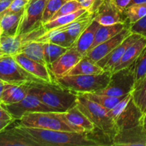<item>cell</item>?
I'll return each instance as SVG.
<instances>
[{
    "mask_svg": "<svg viewBox=\"0 0 146 146\" xmlns=\"http://www.w3.org/2000/svg\"><path fill=\"white\" fill-rule=\"evenodd\" d=\"M26 137L39 146H98L86 133L54 131L16 125Z\"/></svg>",
    "mask_w": 146,
    "mask_h": 146,
    "instance_id": "cell-1",
    "label": "cell"
},
{
    "mask_svg": "<svg viewBox=\"0 0 146 146\" xmlns=\"http://www.w3.org/2000/svg\"><path fill=\"white\" fill-rule=\"evenodd\" d=\"M29 92L35 95L54 112H66L76 106V93L57 84L31 82L27 84Z\"/></svg>",
    "mask_w": 146,
    "mask_h": 146,
    "instance_id": "cell-2",
    "label": "cell"
},
{
    "mask_svg": "<svg viewBox=\"0 0 146 146\" xmlns=\"http://www.w3.org/2000/svg\"><path fill=\"white\" fill-rule=\"evenodd\" d=\"M111 75V73L105 71L101 74L64 76L55 78V82L77 94L96 93L107 86Z\"/></svg>",
    "mask_w": 146,
    "mask_h": 146,
    "instance_id": "cell-3",
    "label": "cell"
},
{
    "mask_svg": "<svg viewBox=\"0 0 146 146\" xmlns=\"http://www.w3.org/2000/svg\"><path fill=\"white\" fill-rule=\"evenodd\" d=\"M76 106L94 124L96 128L113 140L118 131L113 120L108 115V110L88 99L82 94H78Z\"/></svg>",
    "mask_w": 146,
    "mask_h": 146,
    "instance_id": "cell-4",
    "label": "cell"
},
{
    "mask_svg": "<svg viewBox=\"0 0 146 146\" xmlns=\"http://www.w3.org/2000/svg\"><path fill=\"white\" fill-rule=\"evenodd\" d=\"M19 121L20 125L28 128L75 132L60 118L57 112L29 113L23 115Z\"/></svg>",
    "mask_w": 146,
    "mask_h": 146,
    "instance_id": "cell-5",
    "label": "cell"
},
{
    "mask_svg": "<svg viewBox=\"0 0 146 146\" xmlns=\"http://www.w3.org/2000/svg\"><path fill=\"white\" fill-rule=\"evenodd\" d=\"M135 87L133 64L127 68L111 73L110 81L104 89L96 92L111 96L121 97L131 94Z\"/></svg>",
    "mask_w": 146,
    "mask_h": 146,
    "instance_id": "cell-6",
    "label": "cell"
},
{
    "mask_svg": "<svg viewBox=\"0 0 146 146\" xmlns=\"http://www.w3.org/2000/svg\"><path fill=\"white\" fill-rule=\"evenodd\" d=\"M0 79L6 84L16 85L31 82L46 83L26 71L17 62L13 56L0 58Z\"/></svg>",
    "mask_w": 146,
    "mask_h": 146,
    "instance_id": "cell-7",
    "label": "cell"
},
{
    "mask_svg": "<svg viewBox=\"0 0 146 146\" xmlns=\"http://www.w3.org/2000/svg\"><path fill=\"white\" fill-rule=\"evenodd\" d=\"M46 31L44 26L41 25L26 34L16 36L2 35L0 38V54L1 56H14L21 53V48L26 42L36 40Z\"/></svg>",
    "mask_w": 146,
    "mask_h": 146,
    "instance_id": "cell-8",
    "label": "cell"
},
{
    "mask_svg": "<svg viewBox=\"0 0 146 146\" xmlns=\"http://www.w3.org/2000/svg\"><path fill=\"white\" fill-rule=\"evenodd\" d=\"M2 106L9 113L14 121H19L23 115L29 113L54 112L52 108L44 104L39 98L29 92L19 102Z\"/></svg>",
    "mask_w": 146,
    "mask_h": 146,
    "instance_id": "cell-9",
    "label": "cell"
},
{
    "mask_svg": "<svg viewBox=\"0 0 146 146\" xmlns=\"http://www.w3.org/2000/svg\"><path fill=\"white\" fill-rule=\"evenodd\" d=\"M47 1L48 0H36L26 6L17 35L30 32L43 25L42 17Z\"/></svg>",
    "mask_w": 146,
    "mask_h": 146,
    "instance_id": "cell-10",
    "label": "cell"
},
{
    "mask_svg": "<svg viewBox=\"0 0 146 146\" xmlns=\"http://www.w3.org/2000/svg\"><path fill=\"white\" fill-rule=\"evenodd\" d=\"M94 20L103 26L122 23L126 24L127 19L124 11L120 9L111 0H104L94 13Z\"/></svg>",
    "mask_w": 146,
    "mask_h": 146,
    "instance_id": "cell-11",
    "label": "cell"
},
{
    "mask_svg": "<svg viewBox=\"0 0 146 146\" xmlns=\"http://www.w3.org/2000/svg\"><path fill=\"white\" fill-rule=\"evenodd\" d=\"M13 57L22 68L37 78L48 84H56L55 79L46 65L31 59L23 53L15 54Z\"/></svg>",
    "mask_w": 146,
    "mask_h": 146,
    "instance_id": "cell-12",
    "label": "cell"
},
{
    "mask_svg": "<svg viewBox=\"0 0 146 146\" xmlns=\"http://www.w3.org/2000/svg\"><path fill=\"white\" fill-rule=\"evenodd\" d=\"M83 57L84 56L81 55L75 47L73 46L69 47L62 56L48 67L54 79L65 76Z\"/></svg>",
    "mask_w": 146,
    "mask_h": 146,
    "instance_id": "cell-13",
    "label": "cell"
},
{
    "mask_svg": "<svg viewBox=\"0 0 146 146\" xmlns=\"http://www.w3.org/2000/svg\"><path fill=\"white\" fill-rule=\"evenodd\" d=\"M142 36L136 34H131L125 38L121 44L117 46L111 53L106 56L104 58L97 62V64L103 68L104 71L112 73L114 68L117 65L121 58L125 54L127 48L139 39Z\"/></svg>",
    "mask_w": 146,
    "mask_h": 146,
    "instance_id": "cell-14",
    "label": "cell"
},
{
    "mask_svg": "<svg viewBox=\"0 0 146 146\" xmlns=\"http://www.w3.org/2000/svg\"><path fill=\"white\" fill-rule=\"evenodd\" d=\"M115 146H146V131L141 125L118 131L113 140Z\"/></svg>",
    "mask_w": 146,
    "mask_h": 146,
    "instance_id": "cell-15",
    "label": "cell"
},
{
    "mask_svg": "<svg viewBox=\"0 0 146 146\" xmlns=\"http://www.w3.org/2000/svg\"><path fill=\"white\" fill-rule=\"evenodd\" d=\"M58 113L61 119L64 120L75 132L89 133L96 128L94 124L75 106L66 112Z\"/></svg>",
    "mask_w": 146,
    "mask_h": 146,
    "instance_id": "cell-16",
    "label": "cell"
},
{
    "mask_svg": "<svg viewBox=\"0 0 146 146\" xmlns=\"http://www.w3.org/2000/svg\"><path fill=\"white\" fill-rule=\"evenodd\" d=\"M131 34L132 33L130 31L129 26L125 27L122 31H120L113 37L98 44V46L90 50L86 54V56L97 63L111 53L117 46L119 45L126 37Z\"/></svg>",
    "mask_w": 146,
    "mask_h": 146,
    "instance_id": "cell-17",
    "label": "cell"
},
{
    "mask_svg": "<svg viewBox=\"0 0 146 146\" xmlns=\"http://www.w3.org/2000/svg\"><path fill=\"white\" fill-rule=\"evenodd\" d=\"M143 113L139 107L135 104L133 98L125 107L115 121L118 131L133 128L141 125V118Z\"/></svg>",
    "mask_w": 146,
    "mask_h": 146,
    "instance_id": "cell-18",
    "label": "cell"
},
{
    "mask_svg": "<svg viewBox=\"0 0 146 146\" xmlns=\"http://www.w3.org/2000/svg\"><path fill=\"white\" fill-rule=\"evenodd\" d=\"M7 128L0 132V146H39L21 133L17 126L10 129Z\"/></svg>",
    "mask_w": 146,
    "mask_h": 146,
    "instance_id": "cell-19",
    "label": "cell"
},
{
    "mask_svg": "<svg viewBox=\"0 0 146 146\" xmlns=\"http://www.w3.org/2000/svg\"><path fill=\"white\" fill-rule=\"evenodd\" d=\"M100 25L101 24L97 21L93 20L91 24L80 34L72 45L84 56H86L91 50L95 39L96 34Z\"/></svg>",
    "mask_w": 146,
    "mask_h": 146,
    "instance_id": "cell-20",
    "label": "cell"
},
{
    "mask_svg": "<svg viewBox=\"0 0 146 146\" xmlns=\"http://www.w3.org/2000/svg\"><path fill=\"white\" fill-rule=\"evenodd\" d=\"M146 46V38L143 36H141L139 39L137 40L135 42L131 44L129 47L126 49L125 54L121 58L119 62L117 64L114 68L113 72H115L123 68H127L132 65L138 56L141 54L143 50ZM112 72V73H113Z\"/></svg>",
    "mask_w": 146,
    "mask_h": 146,
    "instance_id": "cell-21",
    "label": "cell"
},
{
    "mask_svg": "<svg viewBox=\"0 0 146 146\" xmlns=\"http://www.w3.org/2000/svg\"><path fill=\"white\" fill-rule=\"evenodd\" d=\"M29 94V87L27 84L21 85L5 84L4 91L1 97V104H15L19 102Z\"/></svg>",
    "mask_w": 146,
    "mask_h": 146,
    "instance_id": "cell-22",
    "label": "cell"
},
{
    "mask_svg": "<svg viewBox=\"0 0 146 146\" xmlns=\"http://www.w3.org/2000/svg\"><path fill=\"white\" fill-rule=\"evenodd\" d=\"M36 41L41 42H51L66 48L72 46L75 40L65 31H61L57 28L48 30L38 37Z\"/></svg>",
    "mask_w": 146,
    "mask_h": 146,
    "instance_id": "cell-23",
    "label": "cell"
},
{
    "mask_svg": "<svg viewBox=\"0 0 146 146\" xmlns=\"http://www.w3.org/2000/svg\"><path fill=\"white\" fill-rule=\"evenodd\" d=\"M104 70L96 62L87 57H83L65 76L92 75L104 73Z\"/></svg>",
    "mask_w": 146,
    "mask_h": 146,
    "instance_id": "cell-24",
    "label": "cell"
},
{
    "mask_svg": "<svg viewBox=\"0 0 146 146\" xmlns=\"http://www.w3.org/2000/svg\"><path fill=\"white\" fill-rule=\"evenodd\" d=\"M24 11V9H23L19 12L0 15V25L3 30L2 35H17Z\"/></svg>",
    "mask_w": 146,
    "mask_h": 146,
    "instance_id": "cell-25",
    "label": "cell"
},
{
    "mask_svg": "<svg viewBox=\"0 0 146 146\" xmlns=\"http://www.w3.org/2000/svg\"><path fill=\"white\" fill-rule=\"evenodd\" d=\"M126 27V24H122V23L108 26L100 25L96 31L95 39L91 49L98 46V44L113 37Z\"/></svg>",
    "mask_w": 146,
    "mask_h": 146,
    "instance_id": "cell-26",
    "label": "cell"
},
{
    "mask_svg": "<svg viewBox=\"0 0 146 146\" xmlns=\"http://www.w3.org/2000/svg\"><path fill=\"white\" fill-rule=\"evenodd\" d=\"M21 53L31 59L46 65L44 56V42L36 40L27 41L23 45Z\"/></svg>",
    "mask_w": 146,
    "mask_h": 146,
    "instance_id": "cell-27",
    "label": "cell"
},
{
    "mask_svg": "<svg viewBox=\"0 0 146 146\" xmlns=\"http://www.w3.org/2000/svg\"><path fill=\"white\" fill-rule=\"evenodd\" d=\"M82 95L88 99L103 106L108 111L112 109L118 102H120L125 96L121 97H115L104 95V94H96V93H87V94H84Z\"/></svg>",
    "mask_w": 146,
    "mask_h": 146,
    "instance_id": "cell-28",
    "label": "cell"
},
{
    "mask_svg": "<svg viewBox=\"0 0 146 146\" xmlns=\"http://www.w3.org/2000/svg\"><path fill=\"white\" fill-rule=\"evenodd\" d=\"M86 11V10L84 9H81L78 10L75 12L66 14V15L61 16V17H58L54 20L47 21L46 23L43 24V26H44L46 31H48V30L53 29L57 28V27H61V26L66 25V24H69V23L72 22V21H75L76 19L81 17Z\"/></svg>",
    "mask_w": 146,
    "mask_h": 146,
    "instance_id": "cell-29",
    "label": "cell"
},
{
    "mask_svg": "<svg viewBox=\"0 0 146 146\" xmlns=\"http://www.w3.org/2000/svg\"><path fill=\"white\" fill-rule=\"evenodd\" d=\"M68 48L53 44L51 42H44V56L46 64L48 67L62 56Z\"/></svg>",
    "mask_w": 146,
    "mask_h": 146,
    "instance_id": "cell-30",
    "label": "cell"
},
{
    "mask_svg": "<svg viewBox=\"0 0 146 146\" xmlns=\"http://www.w3.org/2000/svg\"><path fill=\"white\" fill-rule=\"evenodd\" d=\"M133 66L135 87H136L146 76V46L133 63Z\"/></svg>",
    "mask_w": 146,
    "mask_h": 146,
    "instance_id": "cell-31",
    "label": "cell"
},
{
    "mask_svg": "<svg viewBox=\"0 0 146 146\" xmlns=\"http://www.w3.org/2000/svg\"><path fill=\"white\" fill-rule=\"evenodd\" d=\"M124 14L130 25L131 24L138 21L146 15V3L135 4L128 6L124 10Z\"/></svg>",
    "mask_w": 146,
    "mask_h": 146,
    "instance_id": "cell-32",
    "label": "cell"
},
{
    "mask_svg": "<svg viewBox=\"0 0 146 146\" xmlns=\"http://www.w3.org/2000/svg\"><path fill=\"white\" fill-rule=\"evenodd\" d=\"M134 102L139 107L143 113L146 112V76L135 87L131 93Z\"/></svg>",
    "mask_w": 146,
    "mask_h": 146,
    "instance_id": "cell-33",
    "label": "cell"
},
{
    "mask_svg": "<svg viewBox=\"0 0 146 146\" xmlns=\"http://www.w3.org/2000/svg\"><path fill=\"white\" fill-rule=\"evenodd\" d=\"M67 1V0H48L42 17V24H45L51 19L54 14L60 7Z\"/></svg>",
    "mask_w": 146,
    "mask_h": 146,
    "instance_id": "cell-34",
    "label": "cell"
},
{
    "mask_svg": "<svg viewBox=\"0 0 146 146\" xmlns=\"http://www.w3.org/2000/svg\"><path fill=\"white\" fill-rule=\"evenodd\" d=\"M82 9V7H81V4H79V2H78L77 0L68 1L66 3H64V4L60 7L59 9L53 15V17H51V19H50L49 21L58 18V17H61V16L75 12V11H78V10L79 9Z\"/></svg>",
    "mask_w": 146,
    "mask_h": 146,
    "instance_id": "cell-35",
    "label": "cell"
},
{
    "mask_svg": "<svg viewBox=\"0 0 146 146\" xmlns=\"http://www.w3.org/2000/svg\"><path fill=\"white\" fill-rule=\"evenodd\" d=\"M131 98H132L131 94L125 96L124 97L120 102H118L112 109L108 111V115L111 117V119L113 120L114 122H115V121L116 120V118H118V115H120V113L122 112L124 108H125V107L126 106L130 100L131 99Z\"/></svg>",
    "mask_w": 146,
    "mask_h": 146,
    "instance_id": "cell-36",
    "label": "cell"
},
{
    "mask_svg": "<svg viewBox=\"0 0 146 146\" xmlns=\"http://www.w3.org/2000/svg\"><path fill=\"white\" fill-rule=\"evenodd\" d=\"M129 29L132 34H139L146 38V15L138 21L130 24Z\"/></svg>",
    "mask_w": 146,
    "mask_h": 146,
    "instance_id": "cell-37",
    "label": "cell"
},
{
    "mask_svg": "<svg viewBox=\"0 0 146 146\" xmlns=\"http://www.w3.org/2000/svg\"><path fill=\"white\" fill-rule=\"evenodd\" d=\"M81 4L82 9L91 14H94L102 4L104 0H77Z\"/></svg>",
    "mask_w": 146,
    "mask_h": 146,
    "instance_id": "cell-38",
    "label": "cell"
},
{
    "mask_svg": "<svg viewBox=\"0 0 146 146\" xmlns=\"http://www.w3.org/2000/svg\"><path fill=\"white\" fill-rule=\"evenodd\" d=\"M29 0H14L10 4L9 8L7 9L6 11L4 12L1 13V14H11V13H16L19 12V11H21V10L24 9L26 6L28 4Z\"/></svg>",
    "mask_w": 146,
    "mask_h": 146,
    "instance_id": "cell-39",
    "label": "cell"
},
{
    "mask_svg": "<svg viewBox=\"0 0 146 146\" xmlns=\"http://www.w3.org/2000/svg\"><path fill=\"white\" fill-rule=\"evenodd\" d=\"M9 120L14 119L9 114V113L4 108L2 104H0V121H9Z\"/></svg>",
    "mask_w": 146,
    "mask_h": 146,
    "instance_id": "cell-40",
    "label": "cell"
},
{
    "mask_svg": "<svg viewBox=\"0 0 146 146\" xmlns=\"http://www.w3.org/2000/svg\"><path fill=\"white\" fill-rule=\"evenodd\" d=\"M118 8L124 11V10L129 6L131 0H111Z\"/></svg>",
    "mask_w": 146,
    "mask_h": 146,
    "instance_id": "cell-41",
    "label": "cell"
},
{
    "mask_svg": "<svg viewBox=\"0 0 146 146\" xmlns=\"http://www.w3.org/2000/svg\"><path fill=\"white\" fill-rule=\"evenodd\" d=\"M14 0H0V14L9 8Z\"/></svg>",
    "mask_w": 146,
    "mask_h": 146,
    "instance_id": "cell-42",
    "label": "cell"
},
{
    "mask_svg": "<svg viewBox=\"0 0 146 146\" xmlns=\"http://www.w3.org/2000/svg\"><path fill=\"white\" fill-rule=\"evenodd\" d=\"M14 120H9V121H0V132L7 128V127L9 126L13 122Z\"/></svg>",
    "mask_w": 146,
    "mask_h": 146,
    "instance_id": "cell-43",
    "label": "cell"
},
{
    "mask_svg": "<svg viewBox=\"0 0 146 146\" xmlns=\"http://www.w3.org/2000/svg\"><path fill=\"white\" fill-rule=\"evenodd\" d=\"M5 84L6 83H4V81L0 79V104H1V97H2V94L4 89V86H5Z\"/></svg>",
    "mask_w": 146,
    "mask_h": 146,
    "instance_id": "cell-44",
    "label": "cell"
},
{
    "mask_svg": "<svg viewBox=\"0 0 146 146\" xmlns=\"http://www.w3.org/2000/svg\"><path fill=\"white\" fill-rule=\"evenodd\" d=\"M141 124L143 126V128H144V130L146 131V112L143 115L142 118H141Z\"/></svg>",
    "mask_w": 146,
    "mask_h": 146,
    "instance_id": "cell-45",
    "label": "cell"
},
{
    "mask_svg": "<svg viewBox=\"0 0 146 146\" xmlns=\"http://www.w3.org/2000/svg\"><path fill=\"white\" fill-rule=\"evenodd\" d=\"M143 3H146V0H131L129 6L135 4H143Z\"/></svg>",
    "mask_w": 146,
    "mask_h": 146,
    "instance_id": "cell-46",
    "label": "cell"
},
{
    "mask_svg": "<svg viewBox=\"0 0 146 146\" xmlns=\"http://www.w3.org/2000/svg\"><path fill=\"white\" fill-rule=\"evenodd\" d=\"M3 34V30H2V28H1V25H0V38H1V36H2Z\"/></svg>",
    "mask_w": 146,
    "mask_h": 146,
    "instance_id": "cell-47",
    "label": "cell"
},
{
    "mask_svg": "<svg viewBox=\"0 0 146 146\" xmlns=\"http://www.w3.org/2000/svg\"><path fill=\"white\" fill-rule=\"evenodd\" d=\"M36 1V0H29V3H31V2H33V1ZM29 3H28V4H29Z\"/></svg>",
    "mask_w": 146,
    "mask_h": 146,
    "instance_id": "cell-48",
    "label": "cell"
},
{
    "mask_svg": "<svg viewBox=\"0 0 146 146\" xmlns=\"http://www.w3.org/2000/svg\"><path fill=\"white\" fill-rule=\"evenodd\" d=\"M1 57H2V56H1V54H0V58H1Z\"/></svg>",
    "mask_w": 146,
    "mask_h": 146,
    "instance_id": "cell-49",
    "label": "cell"
},
{
    "mask_svg": "<svg viewBox=\"0 0 146 146\" xmlns=\"http://www.w3.org/2000/svg\"><path fill=\"white\" fill-rule=\"evenodd\" d=\"M71 1V0H67V1Z\"/></svg>",
    "mask_w": 146,
    "mask_h": 146,
    "instance_id": "cell-50",
    "label": "cell"
}]
</instances>
